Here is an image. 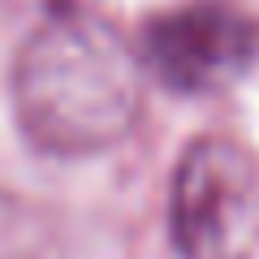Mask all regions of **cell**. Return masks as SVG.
<instances>
[{
    "label": "cell",
    "mask_w": 259,
    "mask_h": 259,
    "mask_svg": "<svg viewBox=\"0 0 259 259\" xmlns=\"http://www.w3.org/2000/svg\"><path fill=\"white\" fill-rule=\"evenodd\" d=\"M18 125L48 156H95L125 139L143 108L139 56L112 26L61 13L26 39L13 69Z\"/></svg>",
    "instance_id": "cell-1"
},
{
    "label": "cell",
    "mask_w": 259,
    "mask_h": 259,
    "mask_svg": "<svg viewBox=\"0 0 259 259\" xmlns=\"http://www.w3.org/2000/svg\"><path fill=\"white\" fill-rule=\"evenodd\" d=\"M168 229L186 259H250L259 242V164L233 139H194L168 190Z\"/></svg>",
    "instance_id": "cell-2"
},
{
    "label": "cell",
    "mask_w": 259,
    "mask_h": 259,
    "mask_svg": "<svg viewBox=\"0 0 259 259\" xmlns=\"http://www.w3.org/2000/svg\"><path fill=\"white\" fill-rule=\"evenodd\" d=\"M139 56L177 95L225 91L255 69L259 22L221 0H194L143 26Z\"/></svg>",
    "instance_id": "cell-3"
}]
</instances>
